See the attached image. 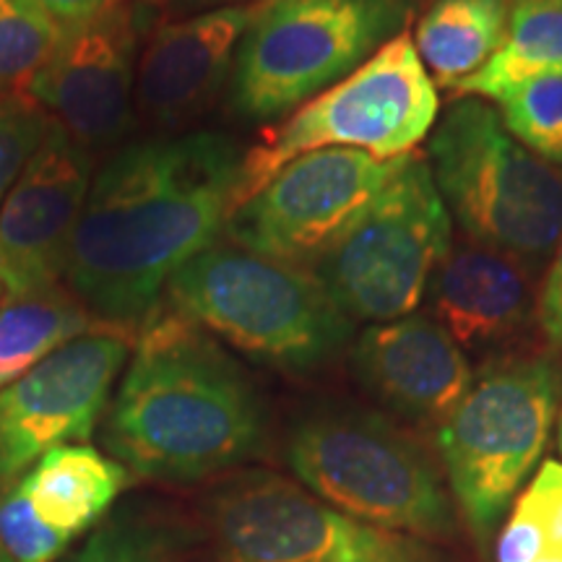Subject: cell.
Here are the masks:
<instances>
[{"label": "cell", "instance_id": "12", "mask_svg": "<svg viewBox=\"0 0 562 562\" xmlns=\"http://www.w3.org/2000/svg\"><path fill=\"white\" fill-rule=\"evenodd\" d=\"M125 360L121 334H89L0 389V490L53 448L91 438Z\"/></svg>", "mask_w": 562, "mask_h": 562}, {"label": "cell", "instance_id": "14", "mask_svg": "<svg viewBox=\"0 0 562 562\" xmlns=\"http://www.w3.org/2000/svg\"><path fill=\"white\" fill-rule=\"evenodd\" d=\"M94 172V151L53 123L0 203V286L9 297L53 290L66 277Z\"/></svg>", "mask_w": 562, "mask_h": 562}, {"label": "cell", "instance_id": "6", "mask_svg": "<svg viewBox=\"0 0 562 562\" xmlns=\"http://www.w3.org/2000/svg\"><path fill=\"white\" fill-rule=\"evenodd\" d=\"M412 0H258L232 68V108L277 121L404 32Z\"/></svg>", "mask_w": 562, "mask_h": 562}, {"label": "cell", "instance_id": "22", "mask_svg": "<svg viewBox=\"0 0 562 562\" xmlns=\"http://www.w3.org/2000/svg\"><path fill=\"white\" fill-rule=\"evenodd\" d=\"M497 562H562V463L544 461L513 505Z\"/></svg>", "mask_w": 562, "mask_h": 562}, {"label": "cell", "instance_id": "11", "mask_svg": "<svg viewBox=\"0 0 562 562\" xmlns=\"http://www.w3.org/2000/svg\"><path fill=\"white\" fill-rule=\"evenodd\" d=\"M409 157L378 159L360 149L300 154L232 211L224 237L256 256L311 269Z\"/></svg>", "mask_w": 562, "mask_h": 562}, {"label": "cell", "instance_id": "23", "mask_svg": "<svg viewBox=\"0 0 562 562\" xmlns=\"http://www.w3.org/2000/svg\"><path fill=\"white\" fill-rule=\"evenodd\" d=\"M60 37L63 26L37 0H0V94L26 91Z\"/></svg>", "mask_w": 562, "mask_h": 562}, {"label": "cell", "instance_id": "13", "mask_svg": "<svg viewBox=\"0 0 562 562\" xmlns=\"http://www.w3.org/2000/svg\"><path fill=\"white\" fill-rule=\"evenodd\" d=\"M146 13L117 0L100 16L63 30L53 58L26 94L87 149L117 144L136 123L138 45Z\"/></svg>", "mask_w": 562, "mask_h": 562}, {"label": "cell", "instance_id": "28", "mask_svg": "<svg viewBox=\"0 0 562 562\" xmlns=\"http://www.w3.org/2000/svg\"><path fill=\"white\" fill-rule=\"evenodd\" d=\"M537 318L547 341L562 355V235L537 297Z\"/></svg>", "mask_w": 562, "mask_h": 562}, {"label": "cell", "instance_id": "31", "mask_svg": "<svg viewBox=\"0 0 562 562\" xmlns=\"http://www.w3.org/2000/svg\"><path fill=\"white\" fill-rule=\"evenodd\" d=\"M0 562H13L11 558H9V554H5L3 550H0Z\"/></svg>", "mask_w": 562, "mask_h": 562}, {"label": "cell", "instance_id": "4", "mask_svg": "<svg viewBox=\"0 0 562 562\" xmlns=\"http://www.w3.org/2000/svg\"><path fill=\"white\" fill-rule=\"evenodd\" d=\"M430 172L451 220L476 245L533 269L562 235V172L526 149L501 112L461 97L432 131Z\"/></svg>", "mask_w": 562, "mask_h": 562}, {"label": "cell", "instance_id": "19", "mask_svg": "<svg viewBox=\"0 0 562 562\" xmlns=\"http://www.w3.org/2000/svg\"><path fill=\"white\" fill-rule=\"evenodd\" d=\"M513 0H432L417 24V53L432 83L456 89L501 50Z\"/></svg>", "mask_w": 562, "mask_h": 562}, {"label": "cell", "instance_id": "10", "mask_svg": "<svg viewBox=\"0 0 562 562\" xmlns=\"http://www.w3.org/2000/svg\"><path fill=\"white\" fill-rule=\"evenodd\" d=\"M211 544L216 562H435L414 537L357 521L279 474L216 495Z\"/></svg>", "mask_w": 562, "mask_h": 562}, {"label": "cell", "instance_id": "17", "mask_svg": "<svg viewBox=\"0 0 562 562\" xmlns=\"http://www.w3.org/2000/svg\"><path fill=\"white\" fill-rule=\"evenodd\" d=\"M425 300L453 341L474 351L510 341L537 313L531 269L472 240L451 245Z\"/></svg>", "mask_w": 562, "mask_h": 562}, {"label": "cell", "instance_id": "15", "mask_svg": "<svg viewBox=\"0 0 562 562\" xmlns=\"http://www.w3.org/2000/svg\"><path fill=\"white\" fill-rule=\"evenodd\" d=\"M357 381L391 412L440 427L472 389L467 351L427 315L372 323L351 344Z\"/></svg>", "mask_w": 562, "mask_h": 562}, {"label": "cell", "instance_id": "21", "mask_svg": "<svg viewBox=\"0 0 562 562\" xmlns=\"http://www.w3.org/2000/svg\"><path fill=\"white\" fill-rule=\"evenodd\" d=\"M547 74H562V0H513L501 50L453 91L501 100L518 83Z\"/></svg>", "mask_w": 562, "mask_h": 562}, {"label": "cell", "instance_id": "9", "mask_svg": "<svg viewBox=\"0 0 562 562\" xmlns=\"http://www.w3.org/2000/svg\"><path fill=\"white\" fill-rule=\"evenodd\" d=\"M451 224L430 165L412 154L311 271L351 321L404 318L451 250Z\"/></svg>", "mask_w": 562, "mask_h": 562}, {"label": "cell", "instance_id": "8", "mask_svg": "<svg viewBox=\"0 0 562 562\" xmlns=\"http://www.w3.org/2000/svg\"><path fill=\"white\" fill-rule=\"evenodd\" d=\"M438 104V89L409 32L396 34L347 79L302 104L245 151L237 206L300 154L360 149L378 159L406 157L432 131Z\"/></svg>", "mask_w": 562, "mask_h": 562}, {"label": "cell", "instance_id": "16", "mask_svg": "<svg viewBox=\"0 0 562 562\" xmlns=\"http://www.w3.org/2000/svg\"><path fill=\"white\" fill-rule=\"evenodd\" d=\"M256 11L252 0L161 24L138 58V115L161 131H180L201 115L235 68Z\"/></svg>", "mask_w": 562, "mask_h": 562}, {"label": "cell", "instance_id": "25", "mask_svg": "<svg viewBox=\"0 0 562 562\" xmlns=\"http://www.w3.org/2000/svg\"><path fill=\"white\" fill-rule=\"evenodd\" d=\"M53 115L26 91L0 94V203L53 128Z\"/></svg>", "mask_w": 562, "mask_h": 562}, {"label": "cell", "instance_id": "27", "mask_svg": "<svg viewBox=\"0 0 562 562\" xmlns=\"http://www.w3.org/2000/svg\"><path fill=\"white\" fill-rule=\"evenodd\" d=\"M68 562H172L157 533L140 524L112 521Z\"/></svg>", "mask_w": 562, "mask_h": 562}, {"label": "cell", "instance_id": "7", "mask_svg": "<svg viewBox=\"0 0 562 562\" xmlns=\"http://www.w3.org/2000/svg\"><path fill=\"white\" fill-rule=\"evenodd\" d=\"M286 463L313 495L357 521L414 539L453 529L451 503L432 461L378 414H311L286 440Z\"/></svg>", "mask_w": 562, "mask_h": 562}, {"label": "cell", "instance_id": "5", "mask_svg": "<svg viewBox=\"0 0 562 562\" xmlns=\"http://www.w3.org/2000/svg\"><path fill=\"white\" fill-rule=\"evenodd\" d=\"M562 364L554 355L492 362L438 427L448 484L476 542L487 544L503 513L537 469L558 419Z\"/></svg>", "mask_w": 562, "mask_h": 562}, {"label": "cell", "instance_id": "24", "mask_svg": "<svg viewBox=\"0 0 562 562\" xmlns=\"http://www.w3.org/2000/svg\"><path fill=\"white\" fill-rule=\"evenodd\" d=\"M497 102L513 138L521 140L526 149L547 165L562 167V74L537 76L518 83Z\"/></svg>", "mask_w": 562, "mask_h": 562}, {"label": "cell", "instance_id": "3", "mask_svg": "<svg viewBox=\"0 0 562 562\" xmlns=\"http://www.w3.org/2000/svg\"><path fill=\"white\" fill-rule=\"evenodd\" d=\"M175 313L250 360L305 372L347 347L351 321L311 269L214 243L167 281Z\"/></svg>", "mask_w": 562, "mask_h": 562}, {"label": "cell", "instance_id": "18", "mask_svg": "<svg viewBox=\"0 0 562 562\" xmlns=\"http://www.w3.org/2000/svg\"><path fill=\"white\" fill-rule=\"evenodd\" d=\"M19 484L42 521L74 539L117 501L128 469L87 442H68L42 456Z\"/></svg>", "mask_w": 562, "mask_h": 562}, {"label": "cell", "instance_id": "29", "mask_svg": "<svg viewBox=\"0 0 562 562\" xmlns=\"http://www.w3.org/2000/svg\"><path fill=\"white\" fill-rule=\"evenodd\" d=\"M37 3L58 21L63 30H74L83 21L100 16L104 9H110L117 0H37Z\"/></svg>", "mask_w": 562, "mask_h": 562}, {"label": "cell", "instance_id": "26", "mask_svg": "<svg viewBox=\"0 0 562 562\" xmlns=\"http://www.w3.org/2000/svg\"><path fill=\"white\" fill-rule=\"evenodd\" d=\"M70 542L34 513L19 480L0 492V550L13 562H53Z\"/></svg>", "mask_w": 562, "mask_h": 562}, {"label": "cell", "instance_id": "2", "mask_svg": "<svg viewBox=\"0 0 562 562\" xmlns=\"http://www.w3.org/2000/svg\"><path fill=\"white\" fill-rule=\"evenodd\" d=\"M263 404L240 364L172 307L151 313L108 406L104 446L146 480L195 482L261 448Z\"/></svg>", "mask_w": 562, "mask_h": 562}, {"label": "cell", "instance_id": "1", "mask_svg": "<svg viewBox=\"0 0 562 562\" xmlns=\"http://www.w3.org/2000/svg\"><path fill=\"white\" fill-rule=\"evenodd\" d=\"M243 161L240 146L216 131L117 149L91 178L63 277L68 292L108 323L157 313L167 281L224 235Z\"/></svg>", "mask_w": 562, "mask_h": 562}, {"label": "cell", "instance_id": "20", "mask_svg": "<svg viewBox=\"0 0 562 562\" xmlns=\"http://www.w3.org/2000/svg\"><path fill=\"white\" fill-rule=\"evenodd\" d=\"M91 315L63 286L9 297L0 307V389L24 378L26 372L91 334Z\"/></svg>", "mask_w": 562, "mask_h": 562}, {"label": "cell", "instance_id": "30", "mask_svg": "<svg viewBox=\"0 0 562 562\" xmlns=\"http://www.w3.org/2000/svg\"><path fill=\"white\" fill-rule=\"evenodd\" d=\"M558 446H560V453H562V414H560V430H558Z\"/></svg>", "mask_w": 562, "mask_h": 562}, {"label": "cell", "instance_id": "32", "mask_svg": "<svg viewBox=\"0 0 562 562\" xmlns=\"http://www.w3.org/2000/svg\"><path fill=\"white\" fill-rule=\"evenodd\" d=\"M195 3H203V0H195Z\"/></svg>", "mask_w": 562, "mask_h": 562}]
</instances>
